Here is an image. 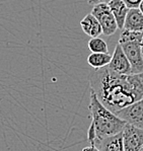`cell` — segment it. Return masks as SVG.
Here are the masks:
<instances>
[{"mask_svg":"<svg viewBox=\"0 0 143 151\" xmlns=\"http://www.w3.org/2000/svg\"><path fill=\"white\" fill-rule=\"evenodd\" d=\"M123 29L143 32V13L139 8H129Z\"/></svg>","mask_w":143,"mask_h":151,"instance_id":"8","label":"cell"},{"mask_svg":"<svg viewBox=\"0 0 143 151\" xmlns=\"http://www.w3.org/2000/svg\"><path fill=\"white\" fill-rule=\"evenodd\" d=\"M91 13L100 22L101 29H103V34L105 36H112L117 32V29H119L114 14L111 11L108 3H98L93 5Z\"/></svg>","mask_w":143,"mask_h":151,"instance_id":"3","label":"cell"},{"mask_svg":"<svg viewBox=\"0 0 143 151\" xmlns=\"http://www.w3.org/2000/svg\"><path fill=\"white\" fill-rule=\"evenodd\" d=\"M80 27L84 34H86L91 38H98L103 34L100 22L91 13H88L82 18L80 22Z\"/></svg>","mask_w":143,"mask_h":151,"instance_id":"9","label":"cell"},{"mask_svg":"<svg viewBox=\"0 0 143 151\" xmlns=\"http://www.w3.org/2000/svg\"><path fill=\"white\" fill-rule=\"evenodd\" d=\"M110 1H112V0H87L88 4H91V5H96L98 3H109Z\"/></svg>","mask_w":143,"mask_h":151,"instance_id":"15","label":"cell"},{"mask_svg":"<svg viewBox=\"0 0 143 151\" xmlns=\"http://www.w3.org/2000/svg\"><path fill=\"white\" fill-rule=\"evenodd\" d=\"M139 9L141 10V12L143 13V0L141 1V3H140V5H139Z\"/></svg>","mask_w":143,"mask_h":151,"instance_id":"18","label":"cell"},{"mask_svg":"<svg viewBox=\"0 0 143 151\" xmlns=\"http://www.w3.org/2000/svg\"><path fill=\"white\" fill-rule=\"evenodd\" d=\"M129 8H139L142 0H123Z\"/></svg>","mask_w":143,"mask_h":151,"instance_id":"14","label":"cell"},{"mask_svg":"<svg viewBox=\"0 0 143 151\" xmlns=\"http://www.w3.org/2000/svg\"><path fill=\"white\" fill-rule=\"evenodd\" d=\"M88 110L91 123L87 131L89 144H94L100 140L121 133L127 123L120 119L115 113L111 111L98 99L96 93L91 90Z\"/></svg>","mask_w":143,"mask_h":151,"instance_id":"2","label":"cell"},{"mask_svg":"<svg viewBox=\"0 0 143 151\" xmlns=\"http://www.w3.org/2000/svg\"><path fill=\"white\" fill-rule=\"evenodd\" d=\"M108 67H109L111 71L120 74V75L132 74L130 62L127 59L125 53L122 50L121 46L119 44H117L116 47H115L114 53L112 55V59H111V62L108 65Z\"/></svg>","mask_w":143,"mask_h":151,"instance_id":"7","label":"cell"},{"mask_svg":"<svg viewBox=\"0 0 143 151\" xmlns=\"http://www.w3.org/2000/svg\"><path fill=\"white\" fill-rule=\"evenodd\" d=\"M89 84L98 101L115 114L143 99V72L120 75L106 66L91 72Z\"/></svg>","mask_w":143,"mask_h":151,"instance_id":"1","label":"cell"},{"mask_svg":"<svg viewBox=\"0 0 143 151\" xmlns=\"http://www.w3.org/2000/svg\"><path fill=\"white\" fill-rule=\"evenodd\" d=\"M93 145L96 146L101 151H124L122 132L117 135L108 137L96 142Z\"/></svg>","mask_w":143,"mask_h":151,"instance_id":"11","label":"cell"},{"mask_svg":"<svg viewBox=\"0 0 143 151\" xmlns=\"http://www.w3.org/2000/svg\"><path fill=\"white\" fill-rule=\"evenodd\" d=\"M108 5L110 6L111 11L114 14L117 25H118V29H123L125 18L129 11V7L123 0H112V1H110L108 3Z\"/></svg>","mask_w":143,"mask_h":151,"instance_id":"10","label":"cell"},{"mask_svg":"<svg viewBox=\"0 0 143 151\" xmlns=\"http://www.w3.org/2000/svg\"><path fill=\"white\" fill-rule=\"evenodd\" d=\"M112 59L110 53H91L87 57V63L93 69H100L109 65Z\"/></svg>","mask_w":143,"mask_h":151,"instance_id":"12","label":"cell"},{"mask_svg":"<svg viewBox=\"0 0 143 151\" xmlns=\"http://www.w3.org/2000/svg\"><path fill=\"white\" fill-rule=\"evenodd\" d=\"M87 46H88V49L91 53H109V48H108L107 43L100 37L91 38Z\"/></svg>","mask_w":143,"mask_h":151,"instance_id":"13","label":"cell"},{"mask_svg":"<svg viewBox=\"0 0 143 151\" xmlns=\"http://www.w3.org/2000/svg\"><path fill=\"white\" fill-rule=\"evenodd\" d=\"M139 151H143V146H142V147H141V149H140Z\"/></svg>","mask_w":143,"mask_h":151,"instance_id":"19","label":"cell"},{"mask_svg":"<svg viewBox=\"0 0 143 151\" xmlns=\"http://www.w3.org/2000/svg\"><path fill=\"white\" fill-rule=\"evenodd\" d=\"M140 43L141 41H127L118 43L130 62L132 73L143 72V57Z\"/></svg>","mask_w":143,"mask_h":151,"instance_id":"4","label":"cell"},{"mask_svg":"<svg viewBox=\"0 0 143 151\" xmlns=\"http://www.w3.org/2000/svg\"><path fill=\"white\" fill-rule=\"evenodd\" d=\"M140 47H141V53H142V57H143V37H142L141 43H140Z\"/></svg>","mask_w":143,"mask_h":151,"instance_id":"17","label":"cell"},{"mask_svg":"<svg viewBox=\"0 0 143 151\" xmlns=\"http://www.w3.org/2000/svg\"><path fill=\"white\" fill-rule=\"evenodd\" d=\"M82 151H101V150L98 149L96 146H94V145H93V144H91L89 146H87V147L83 148Z\"/></svg>","mask_w":143,"mask_h":151,"instance_id":"16","label":"cell"},{"mask_svg":"<svg viewBox=\"0 0 143 151\" xmlns=\"http://www.w3.org/2000/svg\"><path fill=\"white\" fill-rule=\"evenodd\" d=\"M124 151H139L143 146V129L126 124L122 131Z\"/></svg>","mask_w":143,"mask_h":151,"instance_id":"6","label":"cell"},{"mask_svg":"<svg viewBox=\"0 0 143 151\" xmlns=\"http://www.w3.org/2000/svg\"><path fill=\"white\" fill-rule=\"evenodd\" d=\"M116 115L127 124L143 129V99L120 110Z\"/></svg>","mask_w":143,"mask_h":151,"instance_id":"5","label":"cell"}]
</instances>
